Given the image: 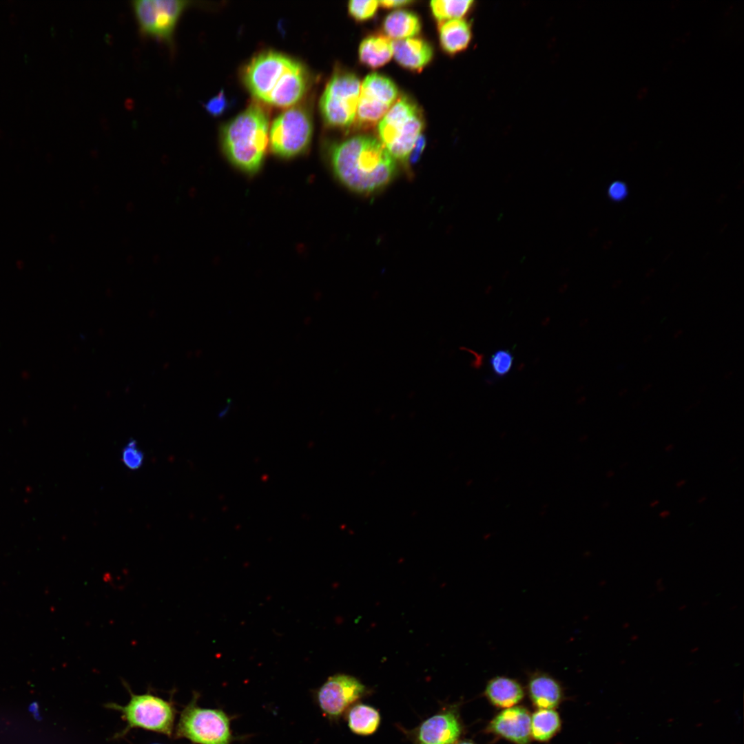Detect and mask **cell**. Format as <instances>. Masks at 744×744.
<instances>
[{
    "instance_id": "cell-4",
    "label": "cell",
    "mask_w": 744,
    "mask_h": 744,
    "mask_svg": "<svg viewBox=\"0 0 744 744\" xmlns=\"http://www.w3.org/2000/svg\"><path fill=\"white\" fill-rule=\"evenodd\" d=\"M424 126L417 105L408 97L400 96L378 123L380 141L395 161L406 165Z\"/></svg>"
},
{
    "instance_id": "cell-33",
    "label": "cell",
    "mask_w": 744,
    "mask_h": 744,
    "mask_svg": "<svg viewBox=\"0 0 744 744\" xmlns=\"http://www.w3.org/2000/svg\"><path fill=\"white\" fill-rule=\"evenodd\" d=\"M658 504H659V501L658 500H654L650 504V506H651V507H654V506H657Z\"/></svg>"
},
{
    "instance_id": "cell-24",
    "label": "cell",
    "mask_w": 744,
    "mask_h": 744,
    "mask_svg": "<svg viewBox=\"0 0 744 744\" xmlns=\"http://www.w3.org/2000/svg\"><path fill=\"white\" fill-rule=\"evenodd\" d=\"M378 6V1L351 0L348 3V10L354 19L363 21L371 18L375 14Z\"/></svg>"
},
{
    "instance_id": "cell-34",
    "label": "cell",
    "mask_w": 744,
    "mask_h": 744,
    "mask_svg": "<svg viewBox=\"0 0 744 744\" xmlns=\"http://www.w3.org/2000/svg\"><path fill=\"white\" fill-rule=\"evenodd\" d=\"M457 744H474V743H471L470 741H462V742H459V743H458Z\"/></svg>"
},
{
    "instance_id": "cell-25",
    "label": "cell",
    "mask_w": 744,
    "mask_h": 744,
    "mask_svg": "<svg viewBox=\"0 0 744 744\" xmlns=\"http://www.w3.org/2000/svg\"><path fill=\"white\" fill-rule=\"evenodd\" d=\"M143 459V453L138 447L136 442H128L121 453V461L124 465L129 469L136 470L142 466Z\"/></svg>"
},
{
    "instance_id": "cell-7",
    "label": "cell",
    "mask_w": 744,
    "mask_h": 744,
    "mask_svg": "<svg viewBox=\"0 0 744 744\" xmlns=\"http://www.w3.org/2000/svg\"><path fill=\"white\" fill-rule=\"evenodd\" d=\"M313 132L308 112L300 106L290 107L280 114L269 132L270 148L278 156L289 158L302 154L309 147Z\"/></svg>"
},
{
    "instance_id": "cell-14",
    "label": "cell",
    "mask_w": 744,
    "mask_h": 744,
    "mask_svg": "<svg viewBox=\"0 0 744 744\" xmlns=\"http://www.w3.org/2000/svg\"><path fill=\"white\" fill-rule=\"evenodd\" d=\"M393 50L398 64L411 71H421L433 56L432 46L420 38L395 40Z\"/></svg>"
},
{
    "instance_id": "cell-22",
    "label": "cell",
    "mask_w": 744,
    "mask_h": 744,
    "mask_svg": "<svg viewBox=\"0 0 744 744\" xmlns=\"http://www.w3.org/2000/svg\"><path fill=\"white\" fill-rule=\"evenodd\" d=\"M473 1L434 0L430 3L431 9L438 23L462 19L473 4Z\"/></svg>"
},
{
    "instance_id": "cell-18",
    "label": "cell",
    "mask_w": 744,
    "mask_h": 744,
    "mask_svg": "<svg viewBox=\"0 0 744 744\" xmlns=\"http://www.w3.org/2000/svg\"><path fill=\"white\" fill-rule=\"evenodd\" d=\"M360 61L371 68L387 63L393 55V41L386 35H370L362 40L358 50Z\"/></svg>"
},
{
    "instance_id": "cell-26",
    "label": "cell",
    "mask_w": 744,
    "mask_h": 744,
    "mask_svg": "<svg viewBox=\"0 0 744 744\" xmlns=\"http://www.w3.org/2000/svg\"><path fill=\"white\" fill-rule=\"evenodd\" d=\"M227 105L225 94L223 92H221L217 96L210 99L206 103L205 107L209 114L218 116L225 110Z\"/></svg>"
},
{
    "instance_id": "cell-10",
    "label": "cell",
    "mask_w": 744,
    "mask_h": 744,
    "mask_svg": "<svg viewBox=\"0 0 744 744\" xmlns=\"http://www.w3.org/2000/svg\"><path fill=\"white\" fill-rule=\"evenodd\" d=\"M131 727H141L165 734L172 733L174 714L169 703L151 695H132L125 706L114 705Z\"/></svg>"
},
{
    "instance_id": "cell-2",
    "label": "cell",
    "mask_w": 744,
    "mask_h": 744,
    "mask_svg": "<svg viewBox=\"0 0 744 744\" xmlns=\"http://www.w3.org/2000/svg\"><path fill=\"white\" fill-rule=\"evenodd\" d=\"M243 80L256 99L278 107H292L304 96L309 83L299 62L273 51L254 56L244 70Z\"/></svg>"
},
{
    "instance_id": "cell-1",
    "label": "cell",
    "mask_w": 744,
    "mask_h": 744,
    "mask_svg": "<svg viewBox=\"0 0 744 744\" xmlns=\"http://www.w3.org/2000/svg\"><path fill=\"white\" fill-rule=\"evenodd\" d=\"M329 160L336 178L351 191L371 194L387 186L397 172L396 161L377 138L358 135L333 144Z\"/></svg>"
},
{
    "instance_id": "cell-15",
    "label": "cell",
    "mask_w": 744,
    "mask_h": 744,
    "mask_svg": "<svg viewBox=\"0 0 744 744\" xmlns=\"http://www.w3.org/2000/svg\"><path fill=\"white\" fill-rule=\"evenodd\" d=\"M528 691L533 703L539 709H553L562 698L560 683L545 672H535L530 675Z\"/></svg>"
},
{
    "instance_id": "cell-8",
    "label": "cell",
    "mask_w": 744,
    "mask_h": 744,
    "mask_svg": "<svg viewBox=\"0 0 744 744\" xmlns=\"http://www.w3.org/2000/svg\"><path fill=\"white\" fill-rule=\"evenodd\" d=\"M177 734L196 744H230V719L221 710L202 708L194 702L182 712Z\"/></svg>"
},
{
    "instance_id": "cell-27",
    "label": "cell",
    "mask_w": 744,
    "mask_h": 744,
    "mask_svg": "<svg viewBox=\"0 0 744 744\" xmlns=\"http://www.w3.org/2000/svg\"><path fill=\"white\" fill-rule=\"evenodd\" d=\"M608 194L612 200L619 201L626 197L628 189L623 183L615 181L609 186Z\"/></svg>"
},
{
    "instance_id": "cell-16",
    "label": "cell",
    "mask_w": 744,
    "mask_h": 744,
    "mask_svg": "<svg viewBox=\"0 0 744 744\" xmlns=\"http://www.w3.org/2000/svg\"><path fill=\"white\" fill-rule=\"evenodd\" d=\"M438 32L442 49L451 55L466 49L472 38L471 26L463 19L439 22Z\"/></svg>"
},
{
    "instance_id": "cell-5",
    "label": "cell",
    "mask_w": 744,
    "mask_h": 744,
    "mask_svg": "<svg viewBox=\"0 0 744 744\" xmlns=\"http://www.w3.org/2000/svg\"><path fill=\"white\" fill-rule=\"evenodd\" d=\"M361 84L350 72H336L327 83L320 101L325 123L335 128H348L355 121Z\"/></svg>"
},
{
    "instance_id": "cell-23",
    "label": "cell",
    "mask_w": 744,
    "mask_h": 744,
    "mask_svg": "<svg viewBox=\"0 0 744 744\" xmlns=\"http://www.w3.org/2000/svg\"><path fill=\"white\" fill-rule=\"evenodd\" d=\"M514 362L513 352L508 349L496 350L488 360L492 374L498 379L506 377L512 370Z\"/></svg>"
},
{
    "instance_id": "cell-6",
    "label": "cell",
    "mask_w": 744,
    "mask_h": 744,
    "mask_svg": "<svg viewBox=\"0 0 744 744\" xmlns=\"http://www.w3.org/2000/svg\"><path fill=\"white\" fill-rule=\"evenodd\" d=\"M189 3L185 0H134L131 6L139 31L172 48L177 24Z\"/></svg>"
},
{
    "instance_id": "cell-35",
    "label": "cell",
    "mask_w": 744,
    "mask_h": 744,
    "mask_svg": "<svg viewBox=\"0 0 744 744\" xmlns=\"http://www.w3.org/2000/svg\"><path fill=\"white\" fill-rule=\"evenodd\" d=\"M705 499H706V498H705V497H702L701 499H700L699 500V502H702V501H703V500H705Z\"/></svg>"
},
{
    "instance_id": "cell-28",
    "label": "cell",
    "mask_w": 744,
    "mask_h": 744,
    "mask_svg": "<svg viewBox=\"0 0 744 744\" xmlns=\"http://www.w3.org/2000/svg\"><path fill=\"white\" fill-rule=\"evenodd\" d=\"M425 144V138L423 135L421 134L417 138L413 149L411 150L409 156L405 165L406 167H408V165L410 166L411 165H413L418 161L420 156L422 155L424 149Z\"/></svg>"
},
{
    "instance_id": "cell-17",
    "label": "cell",
    "mask_w": 744,
    "mask_h": 744,
    "mask_svg": "<svg viewBox=\"0 0 744 744\" xmlns=\"http://www.w3.org/2000/svg\"><path fill=\"white\" fill-rule=\"evenodd\" d=\"M485 695L495 706L508 708L520 702L524 692L521 685L515 679L497 676L486 684Z\"/></svg>"
},
{
    "instance_id": "cell-32",
    "label": "cell",
    "mask_w": 744,
    "mask_h": 744,
    "mask_svg": "<svg viewBox=\"0 0 744 744\" xmlns=\"http://www.w3.org/2000/svg\"><path fill=\"white\" fill-rule=\"evenodd\" d=\"M672 448H673V445H672V444H670V445H668V446H667L665 447V451H671V450H672Z\"/></svg>"
},
{
    "instance_id": "cell-30",
    "label": "cell",
    "mask_w": 744,
    "mask_h": 744,
    "mask_svg": "<svg viewBox=\"0 0 744 744\" xmlns=\"http://www.w3.org/2000/svg\"><path fill=\"white\" fill-rule=\"evenodd\" d=\"M669 515H670V512L668 510H663V511L661 512L660 514H659L660 517H661L663 518H665V517H668Z\"/></svg>"
},
{
    "instance_id": "cell-13",
    "label": "cell",
    "mask_w": 744,
    "mask_h": 744,
    "mask_svg": "<svg viewBox=\"0 0 744 744\" xmlns=\"http://www.w3.org/2000/svg\"><path fill=\"white\" fill-rule=\"evenodd\" d=\"M530 719L525 707L513 706L499 712L490 721L488 729L515 744H528L531 737Z\"/></svg>"
},
{
    "instance_id": "cell-20",
    "label": "cell",
    "mask_w": 744,
    "mask_h": 744,
    "mask_svg": "<svg viewBox=\"0 0 744 744\" xmlns=\"http://www.w3.org/2000/svg\"><path fill=\"white\" fill-rule=\"evenodd\" d=\"M347 722L353 733L367 736L374 733L378 728L380 715L378 711L371 706L357 704L349 708Z\"/></svg>"
},
{
    "instance_id": "cell-31",
    "label": "cell",
    "mask_w": 744,
    "mask_h": 744,
    "mask_svg": "<svg viewBox=\"0 0 744 744\" xmlns=\"http://www.w3.org/2000/svg\"><path fill=\"white\" fill-rule=\"evenodd\" d=\"M685 480H680L679 482H678L676 483V486H678V487H681V486H682L683 485H684V484H685Z\"/></svg>"
},
{
    "instance_id": "cell-12",
    "label": "cell",
    "mask_w": 744,
    "mask_h": 744,
    "mask_svg": "<svg viewBox=\"0 0 744 744\" xmlns=\"http://www.w3.org/2000/svg\"><path fill=\"white\" fill-rule=\"evenodd\" d=\"M462 732L457 714L447 710L423 721L413 734L415 744H455Z\"/></svg>"
},
{
    "instance_id": "cell-9",
    "label": "cell",
    "mask_w": 744,
    "mask_h": 744,
    "mask_svg": "<svg viewBox=\"0 0 744 744\" xmlns=\"http://www.w3.org/2000/svg\"><path fill=\"white\" fill-rule=\"evenodd\" d=\"M398 90L389 78L378 73L366 76L361 85L355 127L369 130L375 127L397 101Z\"/></svg>"
},
{
    "instance_id": "cell-29",
    "label": "cell",
    "mask_w": 744,
    "mask_h": 744,
    "mask_svg": "<svg viewBox=\"0 0 744 744\" xmlns=\"http://www.w3.org/2000/svg\"><path fill=\"white\" fill-rule=\"evenodd\" d=\"M413 1L410 0H391V1H380L379 4L385 8H398L413 3Z\"/></svg>"
},
{
    "instance_id": "cell-19",
    "label": "cell",
    "mask_w": 744,
    "mask_h": 744,
    "mask_svg": "<svg viewBox=\"0 0 744 744\" xmlns=\"http://www.w3.org/2000/svg\"><path fill=\"white\" fill-rule=\"evenodd\" d=\"M383 28L390 39L401 40L416 36L421 30V22L415 13L399 10L386 16L383 23Z\"/></svg>"
},
{
    "instance_id": "cell-3",
    "label": "cell",
    "mask_w": 744,
    "mask_h": 744,
    "mask_svg": "<svg viewBox=\"0 0 744 744\" xmlns=\"http://www.w3.org/2000/svg\"><path fill=\"white\" fill-rule=\"evenodd\" d=\"M269 119L264 108L252 103L223 129L222 146L231 163L247 174L263 165L269 141Z\"/></svg>"
},
{
    "instance_id": "cell-21",
    "label": "cell",
    "mask_w": 744,
    "mask_h": 744,
    "mask_svg": "<svg viewBox=\"0 0 744 744\" xmlns=\"http://www.w3.org/2000/svg\"><path fill=\"white\" fill-rule=\"evenodd\" d=\"M561 720L553 709H539L530 719L531 736L539 741H547L559 730Z\"/></svg>"
},
{
    "instance_id": "cell-11",
    "label": "cell",
    "mask_w": 744,
    "mask_h": 744,
    "mask_svg": "<svg viewBox=\"0 0 744 744\" xmlns=\"http://www.w3.org/2000/svg\"><path fill=\"white\" fill-rule=\"evenodd\" d=\"M366 687L355 677L344 674L330 676L320 688L316 698L324 714L340 718L366 693Z\"/></svg>"
}]
</instances>
